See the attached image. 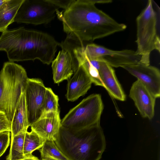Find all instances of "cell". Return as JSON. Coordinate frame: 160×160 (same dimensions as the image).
<instances>
[{"label":"cell","instance_id":"obj_25","mask_svg":"<svg viewBox=\"0 0 160 160\" xmlns=\"http://www.w3.org/2000/svg\"><path fill=\"white\" fill-rule=\"evenodd\" d=\"M20 160H40L37 157L33 156V155L26 157L23 159Z\"/></svg>","mask_w":160,"mask_h":160},{"label":"cell","instance_id":"obj_10","mask_svg":"<svg viewBox=\"0 0 160 160\" xmlns=\"http://www.w3.org/2000/svg\"><path fill=\"white\" fill-rule=\"evenodd\" d=\"M59 46L62 50L52 62L53 79L57 84L70 78L76 69V62L69 43L65 40L59 43Z\"/></svg>","mask_w":160,"mask_h":160},{"label":"cell","instance_id":"obj_11","mask_svg":"<svg viewBox=\"0 0 160 160\" xmlns=\"http://www.w3.org/2000/svg\"><path fill=\"white\" fill-rule=\"evenodd\" d=\"M122 68L137 78L156 98L160 96V72L157 68L141 63Z\"/></svg>","mask_w":160,"mask_h":160},{"label":"cell","instance_id":"obj_26","mask_svg":"<svg viewBox=\"0 0 160 160\" xmlns=\"http://www.w3.org/2000/svg\"><path fill=\"white\" fill-rule=\"evenodd\" d=\"M8 0H0V7L6 3Z\"/></svg>","mask_w":160,"mask_h":160},{"label":"cell","instance_id":"obj_21","mask_svg":"<svg viewBox=\"0 0 160 160\" xmlns=\"http://www.w3.org/2000/svg\"><path fill=\"white\" fill-rule=\"evenodd\" d=\"M58 99V96L54 93L51 88H46L43 104L42 114L59 110Z\"/></svg>","mask_w":160,"mask_h":160},{"label":"cell","instance_id":"obj_18","mask_svg":"<svg viewBox=\"0 0 160 160\" xmlns=\"http://www.w3.org/2000/svg\"><path fill=\"white\" fill-rule=\"evenodd\" d=\"M28 129L23 130L18 134L11 137V146L6 160H20L26 157L23 155L25 136Z\"/></svg>","mask_w":160,"mask_h":160},{"label":"cell","instance_id":"obj_6","mask_svg":"<svg viewBox=\"0 0 160 160\" xmlns=\"http://www.w3.org/2000/svg\"><path fill=\"white\" fill-rule=\"evenodd\" d=\"M103 105L100 95L91 94L71 109L61 120L64 128L79 129L100 123Z\"/></svg>","mask_w":160,"mask_h":160},{"label":"cell","instance_id":"obj_19","mask_svg":"<svg viewBox=\"0 0 160 160\" xmlns=\"http://www.w3.org/2000/svg\"><path fill=\"white\" fill-rule=\"evenodd\" d=\"M45 140L32 130L27 131L25 134L24 145L23 155L25 157L32 155L33 151L39 150L43 146Z\"/></svg>","mask_w":160,"mask_h":160},{"label":"cell","instance_id":"obj_27","mask_svg":"<svg viewBox=\"0 0 160 160\" xmlns=\"http://www.w3.org/2000/svg\"><path fill=\"white\" fill-rule=\"evenodd\" d=\"M58 160L53 158H42L41 159V160Z\"/></svg>","mask_w":160,"mask_h":160},{"label":"cell","instance_id":"obj_2","mask_svg":"<svg viewBox=\"0 0 160 160\" xmlns=\"http://www.w3.org/2000/svg\"><path fill=\"white\" fill-rule=\"evenodd\" d=\"M59 43L50 35L21 27L7 29L0 36V51H4L9 62L40 60L50 64Z\"/></svg>","mask_w":160,"mask_h":160},{"label":"cell","instance_id":"obj_9","mask_svg":"<svg viewBox=\"0 0 160 160\" xmlns=\"http://www.w3.org/2000/svg\"><path fill=\"white\" fill-rule=\"evenodd\" d=\"M46 88L41 79H27L24 94L30 126L38 120L42 114L43 104Z\"/></svg>","mask_w":160,"mask_h":160},{"label":"cell","instance_id":"obj_12","mask_svg":"<svg viewBox=\"0 0 160 160\" xmlns=\"http://www.w3.org/2000/svg\"><path fill=\"white\" fill-rule=\"evenodd\" d=\"M129 96L142 117L149 119L153 118L156 98L139 80H137L132 84Z\"/></svg>","mask_w":160,"mask_h":160},{"label":"cell","instance_id":"obj_1","mask_svg":"<svg viewBox=\"0 0 160 160\" xmlns=\"http://www.w3.org/2000/svg\"><path fill=\"white\" fill-rule=\"evenodd\" d=\"M111 0H74L70 7L56 15L62 23L66 38L80 44L122 31L126 25L120 23L95 6Z\"/></svg>","mask_w":160,"mask_h":160},{"label":"cell","instance_id":"obj_24","mask_svg":"<svg viewBox=\"0 0 160 160\" xmlns=\"http://www.w3.org/2000/svg\"><path fill=\"white\" fill-rule=\"evenodd\" d=\"M51 3L59 8H62L66 10L68 8L74 0H48Z\"/></svg>","mask_w":160,"mask_h":160},{"label":"cell","instance_id":"obj_7","mask_svg":"<svg viewBox=\"0 0 160 160\" xmlns=\"http://www.w3.org/2000/svg\"><path fill=\"white\" fill-rule=\"evenodd\" d=\"M84 50L89 59L104 62L112 67L140 63L141 56L132 50H113L93 43L84 44Z\"/></svg>","mask_w":160,"mask_h":160},{"label":"cell","instance_id":"obj_20","mask_svg":"<svg viewBox=\"0 0 160 160\" xmlns=\"http://www.w3.org/2000/svg\"><path fill=\"white\" fill-rule=\"evenodd\" d=\"M39 150L41 159L51 158L58 160H68L54 141L45 140L43 146Z\"/></svg>","mask_w":160,"mask_h":160},{"label":"cell","instance_id":"obj_5","mask_svg":"<svg viewBox=\"0 0 160 160\" xmlns=\"http://www.w3.org/2000/svg\"><path fill=\"white\" fill-rule=\"evenodd\" d=\"M136 53L141 56V63L150 65L151 52L160 51V40L157 29V16L152 1L149 0L145 8L137 17Z\"/></svg>","mask_w":160,"mask_h":160},{"label":"cell","instance_id":"obj_15","mask_svg":"<svg viewBox=\"0 0 160 160\" xmlns=\"http://www.w3.org/2000/svg\"><path fill=\"white\" fill-rule=\"evenodd\" d=\"M99 71L103 87L110 95L116 99L124 101L126 95L112 67L105 63L100 62Z\"/></svg>","mask_w":160,"mask_h":160},{"label":"cell","instance_id":"obj_23","mask_svg":"<svg viewBox=\"0 0 160 160\" xmlns=\"http://www.w3.org/2000/svg\"><path fill=\"white\" fill-rule=\"evenodd\" d=\"M11 131V122L3 112L0 111V132Z\"/></svg>","mask_w":160,"mask_h":160},{"label":"cell","instance_id":"obj_8","mask_svg":"<svg viewBox=\"0 0 160 160\" xmlns=\"http://www.w3.org/2000/svg\"><path fill=\"white\" fill-rule=\"evenodd\" d=\"M59 9L48 0H24L14 22L34 25L47 24L55 18Z\"/></svg>","mask_w":160,"mask_h":160},{"label":"cell","instance_id":"obj_22","mask_svg":"<svg viewBox=\"0 0 160 160\" xmlns=\"http://www.w3.org/2000/svg\"><path fill=\"white\" fill-rule=\"evenodd\" d=\"M10 143V132H0V158L4 154Z\"/></svg>","mask_w":160,"mask_h":160},{"label":"cell","instance_id":"obj_4","mask_svg":"<svg viewBox=\"0 0 160 160\" xmlns=\"http://www.w3.org/2000/svg\"><path fill=\"white\" fill-rule=\"evenodd\" d=\"M28 78L22 66L9 61L4 63L0 72V111L11 122Z\"/></svg>","mask_w":160,"mask_h":160},{"label":"cell","instance_id":"obj_16","mask_svg":"<svg viewBox=\"0 0 160 160\" xmlns=\"http://www.w3.org/2000/svg\"><path fill=\"white\" fill-rule=\"evenodd\" d=\"M29 126L24 92L21 95L11 122V138L28 129Z\"/></svg>","mask_w":160,"mask_h":160},{"label":"cell","instance_id":"obj_14","mask_svg":"<svg viewBox=\"0 0 160 160\" xmlns=\"http://www.w3.org/2000/svg\"><path fill=\"white\" fill-rule=\"evenodd\" d=\"M67 80L66 96L68 100L71 102L74 101L85 95L92 83L83 68L77 65L73 76Z\"/></svg>","mask_w":160,"mask_h":160},{"label":"cell","instance_id":"obj_17","mask_svg":"<svg viewBox=\"0 0 160 160\" xmlns=\"http://www.w3.org/2000/svg\"><path fill=\"white\" fill-rule=\"evenodd\" d=\"M24 0H8L0 7V32L7 30L8 26L14 22L17 12Z\"/></svg>","mask_w":160,"mask_h":160},{"label":"cell","instance_id":"obj_13","mask_svg":"<svg viewBox=\"0 0 160 160\" xmlns=\"http://www.w3.org/2000/svg\"><path fill=\"white\" fill-rule=\"evenodd\" d=\"M30 126L31 130L42 138L54 141L61 127L60 111L43 114Z\"/></svg>","mask_w":160,"mask_h":160},{"label":"cell","instance_id":"obj_3","mask_svg":"<svg viewBox=\"0 0 160 160\" xmlns=\"http://www.w3.org/2000/svg\"><path fill=\"white\" fill-rule=\"evenodd\" d=\"M54 142L68 160H99L106 146L100 123L79 129L61 126Z\"/></svg>","mask_w":160,"mask_h":160}]
</instances>
